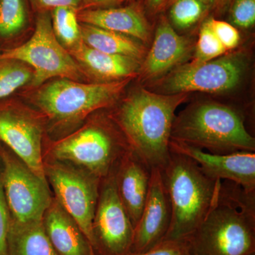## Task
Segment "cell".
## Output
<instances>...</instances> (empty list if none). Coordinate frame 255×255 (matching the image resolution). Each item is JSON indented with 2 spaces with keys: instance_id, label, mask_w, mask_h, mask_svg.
Returning a JSON list of instances; mask_svg holds the SVG:
<instances>
[{
  "instance_id": "9a60e30c",
  "label": "cell",
  "mask_w": 255,
  "mask_h": 255,
  "mask_svg": "<svg viewBox=\"0 0 255 255\" xmlns=\"http://www.w3.org/2000/svg\"><path fill=\"white\" fill-rule=\"evenodd\" d=\"M192 50L191 40L178 34L167 18L162 17L139 75L143 81L160 78L185 61Z\"/></svg>"
},
{
  "instance_id": "ba28073f",
  "label": "cell",
  "mask_w": 255,
  "mask_h": 255,
  "mask_svg": "<svg viewBox=\"0 0 255 255\" xmlns=\"http://www.w3.org/2000/svg\"><path fill=\"white\" fill-rule=\"evenodd\" d=\"M44 170L55 200L78 223L93 247L92 223L101 179L72 164L50 158H44Z\"/></svg>"
},
{
  "instance_id": "ac0fdd59",
  "label": "cell",
  "mask_w": 255,
  "mask_h": 255,
  "mask_svg": "<svg viewBox=\"0 0 255 255\" xmlns=\"http://www.w3.org/2000/svg\"><path fill=\"white\" fill-rule=\"evenodd\" d=\"M43 223L58 255H97L78 223L54 197L45 212Z\"/></svg>"
},
{
  "instance_id": "277c9868",
  "label": "cell",
  "mask_w": 255,
  "mask_h": 255,
  "mask_svg": "<svg viewBox=\"0 0 255 255\" xmlns=\"http://www.w3.org/2000/svg\"><path fill=\"white\" fill-rule=\"evenodd\" d=\"M170 152L168 162L161 171L172 209L164 239L189 240L209 212L220 179L206 175L190 157Z\"/></svg>"
},
{
  "instance_id": "8992f818",
  "label": "cell",
  "mask_w": 255,
  "mask_h": 255,
  "mask_svg": "<svg viewBox=\"0 0 255 255\" xmlns=\"http://www.w3.org/2000/svg\"><path fill=\"white\" fill-rule=\"evenodd\" d=\"M125 137H120L107 123L92 122L55 142L50 159L66 162L102 179L115 172L130 151Z\"/></svg>"
},
{
  "instance_id": "f1b7e54d",
  "label": "cell",
  "mask_w": 255,
  "mask_h": 255,
  "mask_svg": "<svg viewBox=\"0 0 255 255\" xmlns=\"http://www.w3.org/2000/svg\"><path fill=\"white\" fill-rule=\"evenodd\" d=\"M209 20L215 34L227 51L234 49L238 46L241 36L237 28L226 21L214 18H209Z\"/></svg>"
},
{
  "instance_id": "2e32d148",
  "label": "cell",
  "mask_w": 255,
  "mask_h": 255,
  "mask_svg": "<svg viewBox=\"0 0 255 255\" xmlns=\"http://www.w3.org/2000/svg\"><path fill=\"white\" fill-rule=\"evenodd\" d=\"M150 175V169L132 150L124 156L115 171L119 196L134 229L147 199Z\"/></svg>"
},
{
  "instance_id": "1f68e13d",
  "label": "cell",
  "mask_w": 255,
  "mask_h": 255,
  "mask_svg": "<svg viewBox=\"0 0 255 255\" xmlns=\"http://www.w3.org/2000/svg\"><path fill=\"white\" fill-rule=\"evenodd\" d=\"M130 0H83L81 9L89 8H105L111 5L118 4Z\"/></svg>"
},
{
  "instance_id": "7c38bea8",
  "label": "cell",
  "mask_w": 255,
  "mask_h": 255,
  "mask_svg": "<svg viewBox=\"0 0 255 255\" xmlns=\"http://www.w3.org/2000/svg\"><path fill=\"white\" fill-rule=\"evenodd\" d=\"M43 122L34 112L9 98L0 100V141L43 180ZM48 182V181H47Z\"/></svg>"
},
{
  "instance_id": "9c48e42d",
  "label": "cell",
  "mask_w": 255,
  "mask_h": 255,
  "mask_svg": "<svg viewBox=\"0 0 255 255\" xmlns=\"http://www.w3.org/2000/svg\"><path fill=\"white\" fill-rule=\"evenodd\" d=\"M0 157L3 163L1 183L10 219L21 223L42 221L53 198L48 182L1 146Z\"/></svg>"
},
{
  "instance_id": "8fae6325",
  "label": "cell",
  "mask_w": 255,
  "mask_h": 255,
  "mask_svg": "<svg viewBox=\"0 0 255 255\" xmlns=\"http://www.w3.org/2000/svg\"><path fill=\"white\" fill-rule=\"evenodd\" d=\"M133 237L134 227L119 198L114 172L101 180L92 223L93 248L97 255H130Z\"/></svg>"
},
{
  "instance_id": "f546056e",
  "label": "cell",
  "mask_w": 255,
  "mask_h": 255,
  "mask_svg": "<svg viewBox=\"0 0 255 255\" xmlns=\"http://www.w3.org/2000/svg\"><path fill=\"white\" fill-rule=\"evenodd\" d=\"M9 220V210L5 201L1 174H0V255H9L7 236Z\"/></svg>"
},
{
  "instance_id": "5bb4252c",
  "label": "cell",
  "mask_w": 255,
  "mask_h": 255,
  "mask_svg": "<svg viewBox=\"0 0 255 255\" xmlns=\"http://www.w3.org/2000/svg\"><path fill=\"white\" fill-rule=\"evenodd\" d=\"M150 170V187L141 216L134 229L131 254L144 253L162 241L170 226L172 209L162 172L157 168Z\"/></svg>"
},
{
  "instance_id": "5b68a950",
  "label": "cell",
  "mask_w": 255,
  "mask_h": 255,
  "mask_svg": "<svg viewBox=\"0 0 255 255\" xmlns=\"http://www.w3.org/2000/svg\"><path fill=\"white\" fill-rule=\"evenodd\" d=\"M130 80L87 84L58 78L39 87L32 102L50 123L68 127L114 105Z\"/></svg>"
},
{
  "instance_id": "d4e9b609",
  "label": "cell",
  "mask_w": 255,
  "mask_h": 255,
  "mask_svg": "<svg viewBox=\"0 0 255 255\" xmlns=\"http://www.w3.org/2000/svg\"><path fill=\"white\" fill-rule=\"evenodd\" d=\"M169 17L172 25L185 29L200 20L209 7V4L200 0H177L170 5Z\"/></svg>"
},
{
  "instance_id": "484cf974",
  "label": "cell",
  "mask_w": 255,
  "mask_h": 255,
  "mask_svg": "<svg viewBox=\"0 0 255 255\" xmlns=\"http://www.w3.org/2000/svg\"><path fill=\"white\" fill-rule=\"evenodd\" d=\"M226 52L227 50L213 31L209 18L203 23L199 31L193 63H200L209 61L226 54Z\"/></svg>"
},
{
  "instance_id": "e0dca14e",
  "label": "cell",
  "mask_w": 255,
  "mask_h": 255,
  "mask_svg": "<svg viewBox=\"0 0 255 255\" xmlns=\"http://www.w3.org/2000/svg\"><path fill=\"white\" fill-rule=\"evenodd\" d=\"M78 18L80 23L122 33L142 43L150 41V24L142 10L136 4L79 9Z\"/></svg>"
},
{
  "instance_id": "836d02e7",
  "label": "cell",
  "mask_w": 255,
  "mask_h": 255,
  "mask_svg": "<svg viewBox=\"0 0 255 255\" xmlns=\"http://www.w3.org/2000/svg\"><path fill=\"white\" fill-rule=\"evenodd\" d=\"M177 1V0H168V1H167V5L170 6V5L172 4V3H173L174 1ZM200 1H204V2L207 3V4H210V3L214 2V1H219V0H200Z\"/></svg>"
},
{
  "instance_id": "603a6c76",
  "label": "cell",
  "mask_w": 255,
  "mask_h": 255,
  "mask_svg": "<svg viewBox=\"0 0 255 255\" xmlns=\"http://www.w3.org/2000/svg\"><path fill=\"white\" fill-rule=\"evenodd\" d=\"M78 10L70 6H60L50 11L53 32L63 47L72 48L81 41Z\"/></svg>"
},
{
  "instance_id": "3957f363",
  "label": "cell",
  "mask_w": 255,
  "mask_h": 255,
  "mask_svg": "<svg viewBox=\"0 0 255 255\" xmlns=\"http://www.w3.org/2000/svg\"><path fill=\"white\" fill-rule=\"evenodd\" d=\"M171 140L211 153L255 152V139L247 129L243 114L217 102H199L176 116Z\"/></svg>"
},
{
  "instance_id": "d6986e66",
  "label": "cell",
  "mask_w": 255,
  "mask_h": 255,
  "mask_svg": "<svg viewBox=\"0 0 255 255\" xmlns=\"http://www.w3.org/2000/svg\"><path fill=\"white\" fill-rule=\"evenodd\" d=\"M70 55L80 67L100 82L120 81L135 78L141 68L140 60L122 55L109 54L79 42L70 48Z\"/></svg>"
},
{
  "instance_id": "cb8c5ba5",
  "label": "cell",
  "mask_w": 255,
  "mask_h": 255,
  "mask_svg": "<svg viewBox=\"0 0 255 255\" xmlns=\"http://www.w3.org/2000/svg\"><path fill=\"white\" fill-rule=\"evenodd\" d=\"M33 78V69L27 64L14 59L0 60V100L31 84Z\"/></svg>"
},
{
  "instance_id": "7402d4cb",
  "label": "cell",
  "mask_w": 255,
  "mask_h": 255,
  "mask_svg": "<svg viewBox=\"0 0 255 255\" xmlns=\"http://www.w3.org/2000/svg\"><path fill=\"white\" fill-rule=\"evenodd\" d=\"M29 23L28 0H0V52L11 48Z\"/></svg>"
},
{
  "instance_id": "4316f807",
  "label": "cell",
  "mask_w": 255,
  "mask_h": 255,
  "mask_svg": "<svg viewBox=\"0 0 255 255\" xmlns=\"http://www.w3.org/2000/svg\"><path fill=\"white\" fill-rule=\"evenodd\" d=\"M130 255H194L189 240L164 239L148 251Z\"/></svg>"
},
{
  "instance_id": "30bf717a",
  "label": "cell",
  "mask_w": 255,
  "mask_h": 255,
  "mask_svg": "<svg viewBox=\"0 0 255 255\" xmlns=\"http://www.w3.org/2000/svg\"><path fill=\"white\" fill-rule=\"evenodd\" d=\"M246 59L241 53L224 54L204 63L191 62L169 74L162 84L167 95L190 92L221 93L233 90L246 71Z\"/></svg>"
},
{
  "instance_id": "ffe728a7",
  "label": "cell",
  "mask_w": 255,
  "mask_h": 255,
  "mask_svg": "<svg viewBox=\"0 0 255 255\" xmlns=\"http://www.w3.org/2000/svg\"><path fill=\"white\" fill-rule=\"evenodd\" d=\"M9 255H58L42 221L16 222L9 220Z\"/></svg>"
},
{
  "instance_id": "83f0119b",
  "label": "cell",
  "mask_w": 255,
  "mask_h": 255,
  "mask_svg": "<svg viewBox=\"0 0 255 255\" xmlns=\"http://www.w3.org/2000/svg\"><path fill=\"white\" fill-rule=\"evenodd\" d=\"M231 20L236 26L248 28L255 23V0H236L231 9Z\"/></svg>"
},
{
  "instance_id": "7a4b0ae2",
  "label": "cell",
  "mask_w": 255,
  "mask_h": 255,
  "mask_svg": "<svg viewBox=\"0 0 255 255\" xmlns=\"http://www.w3.org/2000/svg\"><path fill=\"white\" fill-rule=\"evenodd\" d=\"M189 240L194 255H255V193L220 180L209 212Z\"/></svg>"
},
{
  "instance_id": "6da1fadb",
  "label": "cell",
  "mask_w": 255,
  "mask_h": 255,
  "mask_svg": "<svg viewBox=\"0 0 255 255\" xmlns=\"http://www.w3.org/2000/svg\"><path fill=\"white\" fill-rule=\"evenodd\" d=\"M187 93L161 95L138 89L124 99L113 119L130 150L151 169L162 170L170 157L176 110Z\"/></svg>"
},
{
  "instance_id": "52a82bcc",
  "label": "cell",
  "mask_w": 255,
  "mask_h": 255,
  "mask_svg": "<svg viewBox=\"0 0 255 255\" xmlns=\"http://www.w3.org/2000/svg\"><path fill=\"white\" fill-rule=\"evenodd\" d=\"M1 59L27 64L33 70L31 85L34 87H41L52 78L81 82L85 78L81 67L55 37L50 11L37 12L31 38L21 46L0 52Z\"/></svg>"
},
{
  "instance_id": "4fadbf2b",
  "label": "cell",
  "mask_w": 255,
  "mask_h": 255,
  "mask_svg": "<svg viewBox=\"0 0 255 255\" xmlns=\"http://www.w3.org/2000/svg\"><path fill=\"white\" fill-rule=\"evenodd\" d=\"M169 148L195 161L203 172L212 179L230 181L241 186L246 192L255 193V152L211 153L172 140L169 142Z\"/></svg>"
},
{
  "instance_id": "d6a6232c",
  "label": "cell",
  "mask_w": 255,
  "mask_h": 255,
  "mask_svg": "<svg viewBox=\"0 0 255 255\" xmlns=\"http://www.w3.org/2000/svg\"><path fill=\"white\" fill-rule=\"evenodd\" d=\"M168 0H147L149 8L154 12H158L167 6Z\"/></svg>"
},
{
  "instance_id": "44dd1931",
  "label": "cell",
  "mask_w": 255,
  "mask_h": 255,
  "mask_svg": "<svg viewBox=\"0 0 255 255\" xmlns=\"http://www.w3.org/2000/svg\"><path fill=\"white\" fill-rule=\"evenodd\" d=\"M80 26L81 41L93 49L138 60L145 57V47L135 38L87 23H80Z\"/></svg>"
},
{
  "instance_id": "4dcf8cb0",
  "label": "cell",
  "mask_w": 255,
  "mask_h": 255,
  "mask_svg": "<svg viewBox=\"0 0 255 255\" xmlns=\"http://www.w3.org/2000/svg\"><path fill=\"white\" fill-rule=\"evenodd\" d=\"M29 4L36 12L51 11L60 6H70L81 9L83 0H28Z\"/></svg>"
}]
</instances>
